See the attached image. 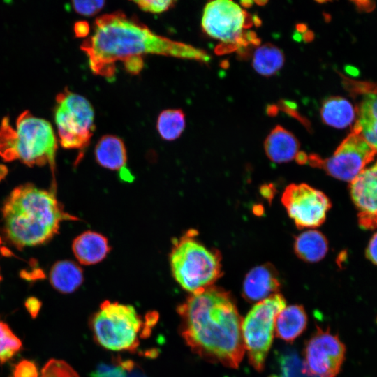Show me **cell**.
Segmentation results:
<instances>
[{
	"instance_id": "obj_21",
	"label": "cell",
	"mask_w": 377,
	"mask_h": 377,
	"mask_svg": "<svg viewBox=\"0 0 377 377\" xmlns=\"http://www.w3.org/2000/svg\"><path fill=\"white\" fill-rule=\"evenodd\" d=\"M320 113L325 124L336 128H344L354 121L356 109L347 99L331 96L323 101Z\"/></svg>"
},
{
	"instance_id": "obj_9",
	"label": "cell",
	"mask_w": 377,
	"mask_h": 377,
	"mask_svg": "<svg viewBox=\"0 0 377 377\" xmlns=\"http://www.w3.org/2000/svg\"><path fill=\"white\" fill-rule=\"evenodd\" d=\"M252 25L251 16L241 6L230 0L208 2L203 10L201 26L212 38L229 45L230 47L258 45L260 40L255 33H244Z\"/></svg>"
},
{
	"instance_id": "obj_20",
	"label": "cell",
	"mask_w": 377,
	"mask_h": 377,
	"mask_svg": "<svg viewBox=\"0 0 377 377\" xmlns=\"http://www.w3.org/2000/svg\"><path fill=\"white\" fill-rule=\"evenodd\" d=\"M293 249L296 256L303 261L317 263L327 253L328 242L322 232L310 229L295 237Z\"/></svg>"
},
{
	"instance_id": "obj_17",
	"label": "cell",
	"mask_w": 377,
	"mask_h": 377,
	"mask_svg": "<svg viewBox=\"0 0 377 377\" xmlns=\"http://www.w3.org/2000/svg\"><path fill=\"white\" fill-rule=\"evenodd\" d=\"M264 149L272 162L287 163L295 158L300 152V142L291 132L278 125L265 139Z\"/></svg>"
},
{
	"instance_id": "obj_3",
	"label": "cell",
	"mask_w": 377,
	"mask_h": 377,
	"mask_svg": "<svg viewBox=\"0 0 377 377\" xmlns=\"http://www.w3.org/2000/svg\"><path fill=\"white\" fill-rule=\"evenodd\" d=\"M5 230L17 248L36 246L51 239L64 220H76L66 214L54 193L31 184L15 188L3 207Z\"/></svg>"
},
{
	"instance_id": "obj_13",
	"label": "cell",
	"mask_w": 377,
	"mask_h": 377,
	"mask_svg": "<svg viewBox=\"0 0 377 377\" xmlns=\"http://www.w3.org/2000/svg\"><path fill=\"white\" fill-rule=\"evenodd\" d=\"M350 192L357 209L359 226L364 230L377 228V161L350 182Z\"/></svg>"
},
{
	"instance_id": "obj_16",
	"label": "cell",
	"mask_w": 377,
	"mask_h": 377,
	"mask_svg": "<svg viewBox=\"0 0 377 377\" xmlns=\"http://www.w3.org/2000/svg\"><path fill=\"white\" fill-rule=\"evenodd\" d=\"M95 158L103 168L119 171L124 181H132L133 177L126 167V149L123 140L112 135H103L95 147Z\"/></svg>"
},
{
	"instance_id": "obj_34",
	"label": "cell",
	"mask_w": 377,
	"mask_h": 377,
	"mask_svg": "<svg viewBox=\"0 0 377 377\" xmlns=\"http://www.w3.org/2000/svg\"><path fill=\"white\" fill-rule=\"evenodd\" d=\"M26 306L29 313L33 317H35L39 309H40V302L38 300L35 298H29L26 302Z\"/></svg>"
},
{
	"instance_id": "obj_31",
	"label": "cell",
	"mask_w": 377,
	"mask_h": 377,
	"mask_svg": "<svg viewBox=\"0 0 377 377\" xmlns=\"http://www.w3.org/2000/svg\"><path fill=\"white\" fill-rule=\"evenodd\" d=\"M13 376L14 377H38V371L34 362L22 360L15 366Z\"/></svg>"
},
{
	"instance_id": "obj_37",
	"label": "cell",
	"mask_w": 377,
	"mask_h": 377,
	"mask_svg": "<svg viewBox=\"0 0 377 377\" xmlns=\"http://www.w3.org/2000/svg\"><path fill=\"white\" fill-rule=\"evenodd\" d=\"M255 3L258 4L259 6H263L265 3H267V1H255Z\"/></svg>"
},
{
	"instance_id": "obj_24",
	"label": "cell",
	"mask_w": 377,
	"mask_h": 377,
	"mask_svg": "<svg viewBox=\"0 0 377 377\" xmlns=\"http://www.w3.org/2000/svg\"><path fill=\"white\" fill-rule=\"evenodd\" d=\"M185 114L180 109H168L160 113L157 119V131L166 140L178 138L184 130Z\"/></svg>"
},
{
	"instance_id": "obj_32",
	"label": "cell",
	"mask_w": 377,
	"mask_h": 377,
	"mask_svg": "<svg viewBox=\"0 0 377 377\" xmlns=\"http://www.w3.org/2000/svg\"><path fill=\"white\" fill-rule=\"evenodd\" d=\"M367 258L377 265V232L371 238L366 250Z\"/></svg>"
},
{
	"instance_id": "obj_10",
	"label": "cell",
	"mask_w": 377,
	"mask_h": 377,
	"mask_svg": "<svg viewBox=\"0 0 377 377\" xmlns=\"http://www.w3.org/2000/svg\"><path fill=\"white\" fill-rule=\"evenodd\" d=\"M376 156L377 151L358 131L353 129L330 157L323 159L310 154L306 163L323 169L334 178L350 182Z\"/></svg>"
},
{
	"instance_id": "obj_2",
	"label": "cell",
	"mask_w": 377,
	"mask_h": 377,
	"mask_svg": "<svg viewBox=\"0 0 377 377\" xmlns=\"http://www.w3.org/2000/svg\"><path fill=\"white\" fill-rule=\"evenodd\" d=\"M181 333L191 350L207 361L237 368L245 352L242 320L230 292L211 286L178 307Z\"/></svg>"
},
{
	"instance_id": "obj_35",
	"label": "cell",
	"mask_w": 377,
	"mask_h": 377,
	"mask_svg": "<svg viewBox=\"0 0 377 377\" xmlns=\"http://www.w3.org/2000/svg\"><path fill=\"white\" fill-rule=\"evenodd\" d=\"M356 6L360 10L370 11L374 8V3L369 1H354Z\"/></svg>"
},
{
	"instance_id": "obj_22",
	"label": "cell",
	"mask_w": 377,
	"mask_h": 377,
	"mask_svg": "<svg viewBox=\"0 0 377 377\" xmlns=\"http://www.w3.org/2000/svg\"><path fill=\"white\" fill-rule=\"evenodd\" d=\"M84 280L81 267L71 260L57 262L51 268L50 281L53 288L63 293L76 290Z\"/></svg>"
},
{
	"instance_id": "obj_6",
	"label": "cell",
	"mask_w": 377,
	"mask_h": 377,
	"mask_svg": "<svg viewBox=\"0 0 377 377\" xmlns=\"http://www.w3.org/2000/svg\"><path fill=\"white\" fill-rule=\"evenodd\" d=\"M143 324L133 306L110 301L101 304L91 321L96 341L112 351L135 350Z\"/></svg>"
},
{
	"instance_id": "obj_8",
	"label": "cell",
	"mask_w": 377,
	"mask_h": 377,
	"mask_svg": "<svg viewBox=\"0 0 377 377\" xmlns=\"http://www.w3.org/2000/svg\"><path fill=\"white\" fill-rule=\"evenodd\" d=\"M54 117L64 148L84 149L87 147L95 125L94 110L86 98L64 89L56 96Z\"/></svg>"
},
{
	"instance_id": "obj_18",
	"label": "cell",
	"mask_w": 377,
	"mask_h": 377,
	"mask_svg": "<svg viewBox=\"0 0 377 377\" xmlns=\"http://www.w3.org/2000/svg\"><path fill=\"white\" fill-rule=\"evenodd\" d=\"M72 249L77 260L85 265L100 263L110 251L108 239L94 231H86L78 235L73 240Z\"/></svg>"
},
{
	"instance_id": "obj_33",
	"label": "cell",
	"mask_w": 377,
	"mask_h": 377,
	"mask_svg": "<svg viewBox=\"0 0 377 377\" xmlns=\"http://www.w3.org/2000/svg\"><path fill=\"white\" fill-rule=\"evenodd\" d=\"M74 31L76 37H84L89 32V26L85 21L77 22L74 25Z\"/></svg>"
},
{
	"instance_id": "obj_27",
	"label": "cell",
	"mask_w": 377,
	"mask_h": 377,
	"mask_svg": "<svg viewBox=\"0 0 377 377\" xmlns=\"http://www.w3.org/2000/svg\"><path fill=\"white\" fill-rule=\"evenodd\" d=\"M41 377H79V376L65 362L52 359L43 367Z\"/></svg>"
},
{
	"instance_id": "obj_12",
	"label": "cell",
	"mask_w": 377,
	"mask_h": 377,
	"mask_svg": "<svg viewBox=\"0 0 377 377\" xmlns=\"http://www.w3.org/2000/svg\"><path fill=\"white\" fill-rule=\"evenodd\" d=\"M345 355V345L338 336L317 326L304 350L303 371L310 377H336Z\"/></svg>"
},
{
	"instance_id": "obj_28",
	"label": "cell",
	"mask_w": 377,
	"mask_h": 377,
	"mask_svg": "<svg viewBox=\"0 0 377 377\" xmlns=\"http://www.w3.org/2000/svg\"><path fill=\"white\" fill-rule=\"evenodd\" d=\"M280 377H310L303 371L302 362L293 354L282 357Z\"/></svg>"
},
{
	"instance_id": "obj_4",
	"label": "cell",
	"mask_w": 377,
	"mask_h": 377,
	"mask_svg": "<svg viewBox=\"0 0 377 377\" xmlns=\"http://www.w3.org/2000/svg\"><path fill=\"white\" fill-rule=\"evenodd\" d=\"M16 128L10 125L8 117L3 118L0 156L6 161L20 160L29 166L49 164L53 170L57 143L50 122L25 110L18 116Z\"/></svg>"
},
{
	"instance_id": "obj_29",
	"label": "cell",
	"mask_w": 377,
	"mask_h": 377,
	"mask_svg": "<svg viewBox=\"0 0 377 377\" xmlns=\"http://www.w3.org/2000/svg\"><path fill=\"white\" fill-rule=\"evenodd\" d=\"M133 2L145 12L161 13L172 8L176 1L172 0H140Z\"/></svg>"
},
{
	"instance_id": "obj_19",
	"label": "cell",
	"mask_w": 377,
	"mask_h": 377,
	"mask_svg": "<svg viewBox=\"0 0 377 377\" xmlns=\"http://www.w3.org/2000/svg\"><path fill=\"white\" fill-rule=\"evenodd\" d=\"M307 316L301 305L286 306L277 315L275 320L274 332L279 339L293 342L306 329Z\"/></svg>"
},
{
	"instance_id": "obj_15",
	"label": "cell",
	"mask_w": 377,
	"mask_h": 377,
	"mask_svg": "<svg viewBox=\"0 0 377 377\" xmlns=\"http://www.w3.org/2000/svg\"><path fill=\"white\" fill-rule=\"evenodd\" d=\"M279 273L269 263L252 268L246 275L242 286V296L249 302H258L279 293L281 288Z\"/></svg>"
},
{
	"instance_id": "obj_25",
	"label": "cell",
	"mask_w": 377,
	"mask_h": 377,
	"mask_svg": "<svg viewBox=\"0 0 377 377\" xmlns=\"http://www.w3.org/2000/svg\"><path fill=\"white\" fill-rule=\"evenodd\" d=\"M91 377H148L145 371L130 360H117L100 364L91 374Z\"/></svg>"
},
{
	"instance_id": "obj_23",
	"label": "cell",
	"mask_w": 377,
	"mask_h": 377,
	"mask_svg": "<svg viewBox=\"0 0 377 377\" xmlns=\"http://www.w3.org/2000/svg\"><path fill=\"white\" fill-rule=\"evenodd\" d=\"M284 61V54L279 47L266 43L255 50L252 66L258 73L267 77L276 73L283 67Z\"/></svg>"
},
{
	"instance_id": "obj_30",
	"label": "cell",
	"mask_w": 377,
	"mask_h": 377,
	"mask_svg": "<svg viewBox=\"0 0 377 377\" xmlns=\"http://www.w3.org/2000/svg\"><path fill=\"white\" fill-rule=\"evenodd\" d=\"M105 1L102 0L73 1L72 6L79 14L84 16H93L98 13L104 6Z\"/></svg>"
},
{
	"instance_id": "obj_7",
	"label": "cell",
	"mask_w": 377,
	"mask_h": 377,
	"mask_svg": "<svg viewBox=\"0 0 377 377\" xmlns=\"http://www.w3.org/2000/svg\"><path fill=\"white\" fill-rule=\"evenodd\" d=\"M286 306L281 293L256 302L242 320V332L250 364L258 371L264 369L274 335L275 320Z\"/></svg>"
},
{
	"instance_id": "obj_5",
	"label": "cell",
	"mask_w": 377,
	"mask_h": 377,
	"mask_svg": "<svg viewBox=\"0 0 377 377\" xmlns=\"http://www.w3.org/2000/svg\"><path fill=\"white\" fill-rule=\"evenodd\" d=\"M191 229L173 241L170 253L172 275L180 286L191 293L213 286L222 275L221 255L198 239Z\"/></svg>"
},
{
	"instance_id": "obj_26",
	"label": "cell",
	"mask_w": 377,
	"mask_h": 377,
	"mask_svg": "<svg viewBox=\"0 0 377 377\" xmlns=\"http://www.w3.org/2000/svg\"><path fill=\"white\" fill-rule=\"evenodd\" d=\"M22 346L20 339L9 326L0 320V362L8 361L21 349Z\"/></svg>"
},
{
	"instance_id": "obj_1",
	"label": "cell",
	"mask_w": 377,
	"mask_h": 377,
	"mask_svg": "<svg viewBox=\"0 0 377 377\" xmlns=\"http://www.w3.org/2000/svg\"><path fill=\"white\" fill-rule=\"evenodd\" d=\"M80 48L88 57L91 71L108 79L114 77L117 61H121L125 66L142 60V56L147 54L205 63L211 59L205 50L158 35L121 11L97 17L92 34L82 43Z\"/></svg>"
},
{
	"instance_id": "obj_14",
	"label": "cell",
	"mask_w": 377,
	"mask_h": 377,
	"mask_svg": "<svg viewBox=\"0 0 377 377\" xmlns=\"http://www.w3.org/2000/svg\"><path fill=\"white\" fill-rule=\"evenodd\" d=\"M346 88L362 95L356 109L357 119L353 126L377 151V84L345 79Z\"/></svg>"
},
{
	"instance_id": "obj_36",
	"label": "cell",
	"mask_w": 377,
	"mask_h": 377,
	"mask_svg": "<svg viewBox=\"0 0 377 377\" xmlns=\"http://www.w3.org/2000/svg\"><path fill=\"white\" fill-rule=\"evenodd\" d=\"M240 3L243 7L249 8V7H251L252 6L253 1H242L240 2Z\"/></svg>"
},
{
	"instance_id": "obj_38",
	"label": "cell",
	"mask_w": 377,
	"mask_h": 377,
	"mask_svg": "<svg viewBox=\"0 0 377 377\" xmlns=\"http://www.w3.org/2000/svg\"><path fill=\"white\" fill-rule=\"evenodd\" d=\"M1 280V274H0V281Z\"/></svg>"
},
{
	"instance_id": "obj_11",
	"label": "cell",
	"mask_w": 377,
	"mask_h": 377,
	"mask_svg": "<svg viewBox=\"0 0 377 377\" xmlns=\"http://www.w3.org/2000/svg\"><path fill=\"white\" fill-rule=\"evenodd\" d=\"M281 202L300 229H312L322 225L332 206L323 192L304 183L287 186Z\"/></svg>"
}]
</instances>
